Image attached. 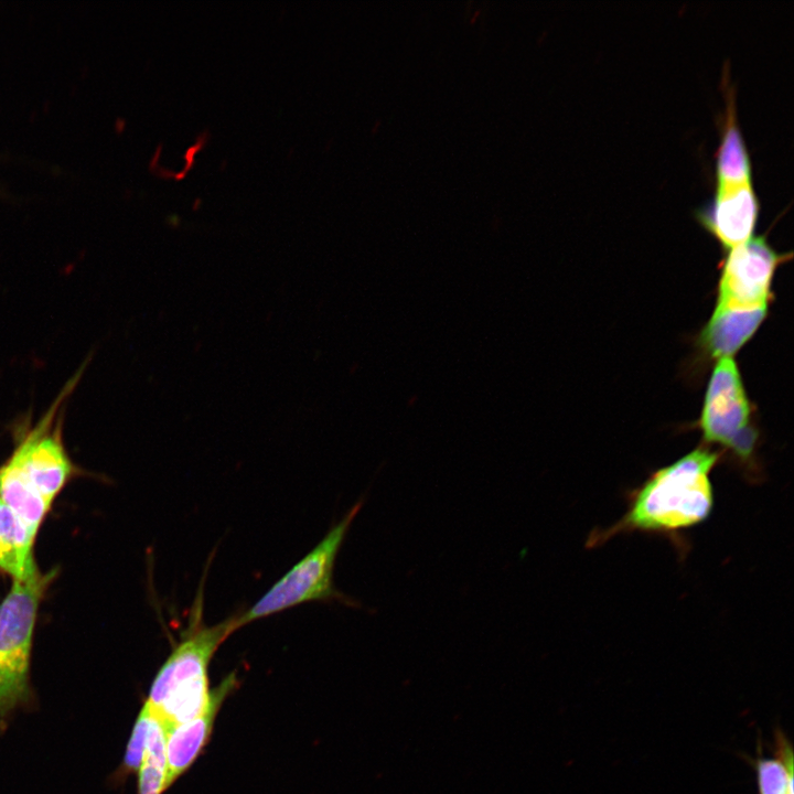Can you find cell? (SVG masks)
Instances as JSON below:
<instances>
[{"label":"cell","mask_w":794,"mask_h":794,"mask_svg":"<svg viewBox=\"0 0 794 794\" xmlns=\"http://www.w3.org/2000/svg\"><path fill=\"white\" fill-rule=\"evenodd\" d=\"M237 686V678L232 673L211 689L205 708L194 718L164 729L167 776L165 791L186 772L210 740L214 721L225 698Z\"/></svg>","instance_id":"9c48e42d"},{"label":"cell","mask_w":794,"mask_h":794,"mask_svg":"<svg viewBox=\"0 0 794 794\" xmlns=\"http://www.w3.org/2000/svg\"><path fill=\"white\" fill-rule=\"evenodd\" d=\"M138 773V794H162L165 792V731L160 720L153 715Z\"/></svg>","instance_id":"9a60e30c"},{"label":"cell","mask_w":794,"mask_h":794,"mask_svg":"<svg viewBox=\"0 0 794 794\" xmlns=\"http://www.w3.org/2000/svg\"><path fill=\"white\" fill-rule=\"evenodd\" d=\"M234 616L215 625L203 619V590H198L186 626L157 673L144 705L164 729L197 716L211 689L208 666L221 644L234 633Z\"/></svg>","instance_id":"7a4b0ae2"},{"label":"cell","mask_w":794,"mask_h":794,"mask_svg":"<svg viewBox=\"0 0 794 794\" xmlns=\"http://www.w3.org/2000/svg\"><path fill=\"white\" fill-rule=\"evenodd\" d=\"M0 500L17 515L34 539L52 503L35 491L12 460L0 469Z\"/></svg>","instance_id":"7c38bea8"},{"label":"cell","mask_w":794,"mask_h":794,"mask_svg":"<svg viewBox=\"0 0 794 794\" xmlns=\"http://www.w3.org/2000/svg\"><path fill=\"white\" fill-rule=\"evenodd\" d=\"M759 214L760 200L752 182L716 186L711 200L695 212L702 227L727 250L753 236Z\"/></svg>","instance_id":"52a82bcc"},{"label":"cell","mask_w":794,"mask_h":794,"mask_svg":"<svg viewBox=\"0 0 794 794\" xmlns=\"http://www.w3.org/2000/svg\"><path fill=\"white\" fill-rule=\"evenodd\" d=\"M722 453L699 446L668 465L653 471L626 495V509L612 525L594 529L586 546L596 548L622 534L666 537L687 550L685 532L706 522L713 509L711 472Z\"/></svg>","instance_id":"6da1fadb"},{"label":"cell","mask_w":794,"mask_h":794,"mask_svg":"<svg viewBox=\"0 0 794 794\" xmlns=\"http://www.w3.org/2000/svg\"><path fill=\"white\" fill-rule=\"evenodd\" d=\"M768 307L716 305L699 335V346L711 358L732 357L757 332Z\"/></svg>","instance_id":"30bf717a"},{"label":"cell","mask_w":794,"mask_h":794,"mask_svg":"<svg viewBox=\"0 0 794 794\" xmlns=\"http://www.w3.org/2000/svg\"><path fill=\"white\" fill-rule=\"evenodd\" d=\"M50 416L19 444L10 458L29 483L52 503L67 481L72 465L60 433L50 432Z\"/></svg>","instance_id":"ba28073f"},{"label":"cell","mask_w":794,"mask_h":794,"mask_svg":"<svg viewBox=\"0 0 794 794\" xmlns=\"http://www.w3.org/2000/svg\"><path fill=\"white\" fill-rule=\"evenodd\" d=\"M705 443L730 455L749 482L762 479L757 450L759 431L741 375L732 357L718 360L711 373L698 420Z\"/></svg>","instance_id":"3957f363"},{"label":"cell","mask_w":794,"mask_h":794,"mask_svg":"<svg viewBox=\"0 0 794 794\" xmlns=\"http://www.w3.org/2000/svg\"><path fill=\"white\" fill-rule=\"evenodd\" d=\"M151 722L152 713L143 704L135 721L122 764L119 769L121 776L138 772L143 759Z\"/></svg>","instance_id":"2e32d148"},{"label":"cell","mask_w":794,"mask_h":794,"mask_svg":"<svg viewBox=\"0 0 794 794\" xmlns=\"http://www.w3.org/2000/svg\"><path fill=\"white\" fill-rule=\"evenodd\" d=\"M774 755L763 757L761 747L753 761L758 794H794L793 748L782 730L774 732Z\"/></svg>","instance_id":"5bb4252c"},{"label":"cell","mask_w":794,"mask_h":794,"mask_svg":"<svg viewBox=\"0 0 794 794\" xmlns=\"http://www.w3.org/2000/svg\"><path fill=\"white\" fill-rule=\"evenodd\" d=\"M54 572L13 579L0 603V720L31 700L30 655L37 607Z\"/></svg>","instance_id":"5b68a950"},{"label":"cell","mask_w":794,"mask_h":794,"mask_svg":"<svg viewBox=\"0 0 794 794\" xmlns=\"http://www.w3.org/2000/svg\"><path fill=\"white\" fill-rule=\"evenodd\" d=\"M362 505L363 501L356 502L322 540L277 580L257 602L248 610L233 615L234 631L308 602L339 601L348 607H357L352 598L335 588L333 573L340 548Z\"/></svg>","instance_id":"277c9868"},{"label":"cell","mask_w":794,"mask_h":794,"mask_svg":"<svg viewBox=\"0 0 794 794\" xmlns=\"http://www.w3.org/2000/svg\"><path fill=\"white\" fill-rule=\"evenodd\" d=\"M34 539L17 515L0 500V568L22 580L36 568L32 557Z\"/></svg>","instance_id":"4fadbf2b"},{"label":"cell","mask_w":794,"mask_h":794,"mask_svg":"<svg viewBox=\"0 0 794 794\" xmlns=\"http://www.w3.org/2000/svg\"><path fill=\"white\" fill-rule=\"evenodd\" d=\"M726 111L720 143L715 154L716 186H733L752 182L750 153L738 125L732 87H727Z\"/></svg>","instance_id":"8fae6325"},{"label":"cell","mask_w":794,"mask_h":794,"mask_svg":"<svg viewBox=\"0 0 794 794\" xmlns=\"http://www.w3.org/2000/svg\"><path fill=\"white\" fill-rule=\"evenodd\" d=\"M792 253H779L764 235L731 248L722 264L716 305L769 307L773 276Z\"/></svg>","instance_id":"8992f818"}]
</instances>
